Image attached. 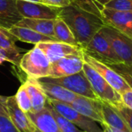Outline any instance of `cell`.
<instances>
[{
  "label": "cell",
  "instance_id": "cell-37",
  "mask_svg": "<svg viewBox=\"0 0 132 132\" xmlns=\"http://www.w3.org/2000/svg\"><path fill=\"white\" fill-rule=\"evenodd\" d=\"M82 132H86V131H82Z\"/></svg>",
  "mask_w": 132,
  "mask_h": 132
},
{
  "label": "cell",
  "instance_id": "cell-32",
  "mask_svg": "<svg viewBox=\"0 0 132 132\" xmlns=\"http://www.w3.org/2000/svg\"><path fill=\"white\" fill-rule=\"evenodd\" d=\"M44 1L47 5H50L59 8H64L69 5L72 0H44Z\"/></svg>",
  "mask_w": 132,
  "mask_h": 132
},
{
  "label": "cell",
  "instance_id": "cell-34",
  "mask_svg": "<svg viewBox=\"0 0 132 132\" xmlns=\"http://www.w3.org/2000/svg\"><path fill=\"white\" fill-rule=\"evenodd\" d=\"M102 126H103V132H126L124 131H121V130L113 128L107 126V125H102Z\"/></svg>",
  "mask_w": 132,
  "mask_h": 132
},
{
  "label": "cell",
  "instance_id": "cell-9",
  "mask_svg": "<svg viewBox=\"0 0 132 132\" xmlns=\"http://www.w3.org/2000/svg\"><path fill=\"white\" fill-rule=\"evenodd\" d=\"M82 56L84 61L90 65L94 70H96L120 95L131 89L125 80L108 65L95 59L94 57L85 53L83 50Z\"/></svg>",
  "mask_w": 132,
  "mask_h": 132
},
{
  "label": "cell",
  "instance_id": "cell-35",
  "mask_svg": "<svg viewBox=\"0 0 132 132\" xmlns=\"http://www.w3.org/2000/svg\"><path fill=\"white\" fill-rule=\"evenodd\" d=\"M22 1H26V2H38V3H43L46 4L44 0H22Z\"/></svg>",
  "mask_w": 132,
  "mask_h": 132
},
{
  "label": "cell",
  "instance_id": "cell-23",
  "mask_svg": "<svg viewBox=\"0 0 132 132\" xmlns=\"http://www.w3.org/2000/svg\"><path fill=\"white\" fill-rule=\"evenodd\" d=\"M51 113L52 114L61 132H82V131L79 130L75 125H73L71 121H69L68 119H66L64 116H62L61 114H59L48 102V101L46 103V105Z\"/></svg>",
  "mask_w": 132,
  "mask_h": 132
},
{
  "label": "cell",
  "instance_id": "cell-26",
  "mask_svg": "<svg viewBox=\"0 0 132 132\" xmlns=\"http://www.w3.org/2000/svg\"><path fill=\"white\" fill-rule=\"evenodd\" d=\"M113 70H114L128 84L132 90V66L127 65L122 63L108 65Z\"/></svg>",
  "mask_w": 132,
  "mask_h": 132
},
{
  "label": "cell",
  "instance_id": "cell-12",
  "mask_svg": "<svg viewBox=\"0 0 132 132\" xmlns=\"http://www.w3.org/2000/svg\"><path fill=\"white\" fill-rule=\"evenodd\" d=\"M44 52L51 63L69 55L81 54L82 50L79 46H73L62 42H44L37 44Z\"/></svg>",
  "mask_w": 132,
  "mask_h": 132
},
{
  "label": "cell",
  "instance_id": "cell-2",
  "mask_svg": "<svg viewBox=\"0 0 132 132\" xmlns=\"http://www.w3.org/2000/svg\"><path fill=\"white\" fill-rule=\"evenodd\" d=\"M19 67L26 77L39 80L49 77L51 63L44 52L35 44L33 49L21 57Z\"/></svg>",
  "mask_w": 132,
  "mask_h": 132
},
{
  "label": "cell",
  "instance_id": "cell-28",
  "mask_svg": "<svg viewBox=\"0 0 132 132\" xmlns=\"http://www.w3.org/2000/svg\"><path fill=\"white\" fill-rule=\"evenodd\" d=\"M21 50H6L0 48V64L4 61H8L16 66H19L21 60Z\"/></svg>",
  "mask_w": 132,
  "mask_h": 132
},
{
  "label": "cell",
  "instance_id": "cell-22",
  "mask_svg": "<svg viewBox=\"0 0 132 132\" xmlns=\"http://www.w3.org/2000/svg\"><path fill=\"white\" fill-rule=\"evenodd\" d=\"M54 36L58 41L73 46H79L69 27L59 17H58L54 20Z\"/></svg>",
  "mask_w": 132,
  "mask_h": 132
},
{
  "label": "cell",
  "instance_id": "cell-14",
  "mask_svg": "<svg viewBox=\"0 0 132 132\" xmlns=\"http://www.w3.org/2000/svg\"><path fill=\"white\" fill-rule=\"evenodd\" d=\"M6 108L8 115L19 132H38L26 113L23 112L17 105L15 96L7 97Z\"/></svg>",
  "mask_w": 132,
  "mask_h": 132
},
{
  "label": "cell",
  "instance_id": "cell-19",
  "mask_svg": "<svg viewBox=\"0 0 132 132\" xmlns=\"http://www.w3.org/2000/svg\"><path fill=\"white\" fill-rule=\"evenodd\" d=\"M54 20L55 19L23 18L16 24V26L30 29L36 31L40 34L49 36V37L57 40L55 36H54Z\"/></svg>",
  "mask_w": 132,
  "mask_h": 132
},
{
  "label": "cell",
  "instance_id": "cell-33",
  "mask_svg": "<svg viewBox=\"0 0 132 132\" xmlns=\"http://www.w3.org/2000/svg\"><path fill=\"white\" fill-rule=\"evenodd\" d=\"M6 99L7 97L0 95V115L9 117L8 111L6 108Z\"/></svg>",
  "mask_w": 132,
  "mask_h": 132
},
{
  "label": "cell",
  "instance_id": "cell-21",
  "mask_svg": "<svg viewBox=\"0 0 132 132\" xmlns=\"http://www.w3.org/2000/svg\"><path fill=\"white\" fill-rule=\"evenodd\" d=\"M101 105L102 116L103 119V123L102 125H107L124 131L131 132L121 116L112 105L103 101H101Z\"/></svg>",
  "mask_w": 132,
  "mask_h": 132
},
{
  "label": "cell",
  "instance_id": "cell-29",
  "mask_svg": "<svg viewBox=\"0 0 132 132\" xmlns=\"http://www.w3.org/2000/svg\"><path fill=\"white\" fill-rule=\"evenodd\" d=\"M113 107L121 116L125 124L127 125L128 128H129L130 131L132 132V109L126 107L122 103Z\"/></svg>",
  "mask_w": 132,
  "mask_h": 132
},
{
  "label": "cell",
  "instance_id": "cell-5",
  "mask_svg": "<svg viewBox=\"0 0 132 132\" xmlns=\"http://www.w3.org/2000/svg\"><path fill=\"white\" fill-rule=\"evenodd\" d=\"M82 49L87 54L107 65L121 63L102 29L96 33L88 44Z\"/></svg>",
  "mask_w": 132,
  "mask_h": 132
},
{
  "label": "cell",
  "instance_id": "cell-36",
  "mask_svg": "<svg viewBox=\"0 0 132 132\" xmlns=\"http://www.w3.org/2000/svg\"><path fill=\"white\" fill-rule=\"evenodd\" d=\"M96 3H98V4H100V5H103V4H104V3H106L107 2H109V1H110V0H94Z\"/></svg>",
  "mask_w": 132,
  "mask_h": 132
},
{
  "label": "cell",
  "instance_id": "cell-24",
  "mask_svg": "<svg viewBox=\"0 0 132 132\" xmlns=\"http://www.w3.org/2000/svg\"><path fill=\"white\" fill-rule=\"evenodd\" d=\"M15 99H16V102L18 105V107L23 112L27 113V112L32 111L31 101H30L29 94L27 93L26 88L23 83L19 87V89L15 95Z\"/></svg>",
  "mask_w": 132,
  "mask_h": 132
},
{
  "label": "cell",
  "instance_id": "cell-6",
  "mask_svg": "<svg viewBox=\"0 0 132 132\" xmlns=\"http://www.w3.org/2000/svg\"><path fill=\"white\" fill-rule=\"evenodd\" d=\"M102 31L121 63L132 66V39L108 26H104Z\"/></svg>",
  "mask_w": 132,
  "mask_h": 132
},
{
  "label": "cell",
  "instance_id": "cell-13",
  "mask_svg": "<svg viewBox=\"0 0 132 132\" xmlns=\"http://www.w3.org/2000/svg\"><path fill=\"white\" fill-rule=\"evenodd\" d=\"M69 105L82 115L100 123L101 125H103L101 101L77 95L76 98Z\"/></svg>",
  "mask_w": 132,
  "mask_h": 132
},
{
  "label": "cell",
  "instance_id": "cell-27",
  "mask_svg": "<svg viewBox=\"0 0 132 132\" xmlns=\"http://www.w3.org/2000/svg\"><path fill=\"white\" fill-rule=\"evenodd\" d=\"M100 5L116 11L132 12V0H110Z\"/></svg>",
  "mask_w": 132,
  "mask_h": 132
},
{
  "label": "cell",
  "instance_id": "cell-8",
  "mask_svg": "<svg viewBox=\"0 0 132 132\" xmlns=\"http://www.w3.org/2000/svg\"><path fill=\"white\" fill-rule=\"evenodd\" d=\"M47 101L59 114L64 116L76 127L80 128L82 131L86 132H103V129L97 125L96 121L82 115L69 104L50 100L48 98Z\"/></svg>",
  "mask_w": 132,
  "mask_h": 132
},
{
  "label": "cell",
  "instance_id": "cell-16",
  "mask_svg": "<svg viewBox=\"0 0 132 132\" xmlns=\"http://www.w3.org/2000/svg\"><path fill=\"white\" fill-rule=\"evenodd\" d=\"M16 1L0 0V28L9 29L23 19L17 9Z\"/></svg>",
  "mask_w": 132,
  "mask_h": 132
},
{
  "label": "cell",
  "instance_id": "cell-25",
  "mask_svg": "<svg viewBox=\"0 0 132 132\" xmlns=\"http://www.w3.org/2000/svg\"><path fill=\"white\" fill-rule=\"evenodd\" d=\"M16 38L12 35L8 29L0 28V48L6 50H20L16 46Z\"/></svg>",
  "mask_w": 132,
  "mask_h": 132
},
{
  "label": "cell",
  "instance_id": "cell-30",
  "mask_svg": "<svg viewBox=\"0 0 132 132\" xmlns=\"http://www.w3.org/2000/svg\"><path fill=\"white\" fill-rule=\"evenodd\" d=\"M0 132H19L7 116L0 115Z\"/></svg>",
  "mask_w": 132,
  "mask_h": 132
},
{
  "label": "cell",
  "instance_id": "cell-4",
  "mask_svg": "<svg viewBox=\"0 0 132 132\" xmlns=\"http://www.w3.org/2000/svg\"><path fill=\"white\" fill-rule=\"evenodd\" d=\"M39 80L60 85L66 88L67 90L75 93L77 95H80L91 99L99 100L94 91L93 90L91 84L82 70L75 74L66 77L56 78L44 77L39 79Z\"/></svg>",
  "mask_w": 132,
  "mask_h": 132
},
{
  "label": "cell",
  "instance_id": "cell-1",
  "mask_svg": "<svg viewBox=\"0 0 132 132\" xmlns=\"http://www.w3.org/2000/svg\"><path fill=\"white\" fill-rule=\"evenodd\" d=\"M58 17L69 27L81 48L105 26L94 0H72L69 5L61 8Z\"/></svg>",
  "mask_w": 132,
  "mask_h": 132
},
{
  "label": "cell",
  "instance_id": "cell-15",
  "mask_svg": "<svg viewBox=\"0 0 132 132\" xmlns=\"http://www.w3.org/2000/svg\"><path fill=\"white\" fill-rule=\"evenodd\" d=\"M26 114L38 131L61 132L52 114L47 106L41 111L36 112L29 111Z\"/></svg>",
  "mask_w": 132,
  "mask_h": 132
},
{
  "label": "cell",
  "instance_id": "cell-31",
  "mask_svg": "<svg viewBox=\"0 0 132 132\" xmlns=\"http://www.w3.org/2000/svg\"><path fill=\"white\" fill-rule=\"evenodd\" d=\"M121 102L126 107L132 109V90L130 89L121 94Z\"/></svg>",
  "mask_w": 132,
  "mask_h": 132
},
{
  "label": "cell",
  "instance_id": "cell-10",
  "mask_svg": "<svg viewBox=\"0 0 132 132\" xmlns=\"http://www.w3.org/2000/svg\"><path fill=\"white\" fill-rule=\"evenodd\" d=\"M17 9L23 18L55 19L58 17L61 8L38 2L16 0Z\"/></svg>",
  "mask_w": 132,
  "mask_h": 132
},
{
  "label": "cell",
  "instance_id": "cell-3",
  "mask_svg": "<svg viewBox=\"0 0 132 132\" xmlns=\"http://www.w3.org/2000/svg\"><path fill=\"white\" fill-rule=\"evenodd\" d=\"M82 71L89 81L93 90L101 101L116 106L121 102V95L103 79V77L90 65L84 63Z\"/></svg>",
  "mask_w": 132,
  "mask_h": 132
},
{
  "label": "cell",
  "instance_id": "cell-7",
  "mask_svg": "<svg viewBox=\"0 0 132 132\" xmlns=\"http://www.w3.org/2000/svg\"><path fill=\"white\" fill-rule=\"evenodd\" d=\"M96 5L105 26L114 28L132 39V12L116 11L105 8L97 3Z\"/></svg>",
  "mask_w": 132,
  "mask_h": 132
},
{
  "label": "cell",
  "instance_id": "cell-18",
  "mask_svg": "<svg viewBox=\"0 0 132 132\" xmlns=\"http://www.w3.org/2000/svg\"><path fill=\"white\" fill-rule=\"evenodd\" d=\"M38 81L46 96L50 100H54L70 104L77 97V94L60 85L43 82L39 80Z\"/></svg>",
  "mask_w": 132,
  "mask_h": 132
},
{
  "label": "cell",
  "instance_id": "cell-38",
  "mask_svg": "<svg viewBox=\"0 0 132 132\" xmlns=\"http://www.w3.org/2000/svg\"><path fill=\"white\" fill-rule=\"evenodd\" d=\"M38 132H40V131H38Z\"/></svg>",
  "mask_w": 132,
  "mask_h": 132
},
{
  "label": "cell",
  "instance_id": "cell-11",
  "mask_svg": "<svg viewBox=\"0 0 132 132\" xmlns=\"http://www.w3.org/2000/svg\"><path fill=\"white\" fill-rule=\"evenodd\" d=\"M85 61L81 54L69 55L51 63L50 74L47 77H62L75 74L82 70Z\"/></svg>",
  "mask_w": 132,
  "mask_h": 132
},
{
  "label": "cell",
  "instance_id": "cell-17",
  "mask_svg": "<svg viewBox=\"0 0 132 132\" xmlns=\"http://www.w3.org/2000/svg\"><path fill=\"white\" fill-rule=\"evenodd\" d=\"M27 93L29 94L31 104V111H39L45 108L47 101V97L40 85L38 80L26 77V79L23 82Z\"/></svg>",
  "mask_w": 132,
  "mask_h": 132
},
{
  "label": "cell",
  "instance_id": "cell-20",
  "mask_svg": "<svg viewBox=\"0 0 132 132\" xmlns=\"http://www.w3.org/2000/svg\"><path fill=\"white\" fill-rule=\"evenodd\" d=\"M8 31L12 35H13L16 38L17 40H20V41L26 42L28 43L37 44V43H44V42L57 41L49 36L40 34L30 29L18 26L16 25L12 26L10 29H8Z\"/></svg>",
  "mask_w": 132,
  "mask_h": 132
}]
</instances>
